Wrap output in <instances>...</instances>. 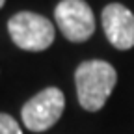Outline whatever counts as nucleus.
Here are the masks:
<instances>
[{
    "mask_svg": "<svg viewBox=\"0 0 134 134\" xmlns=\"http://www.w3.org/2000/svg\"><path fill=\"white\" fill-rule=\"evenodd\" d=\"M117 82V73L114 65L104 60L82 62L75 71L76 97L84 110L99 112L106 104Z\"/></svg>",
    "mask_w": 134,
    "mask_h": 134,
    "instance_id": "nucleus-1",
    "label": "nucleus"
},
{
    "mask_svg": "<svg viewBox=\"0 0 134 134\" xmlns=\"http://www.w3.org/2000/svg\"><path fill=\"white\" fill-rule=\"evenodd\" d=\"M0 134H23V129L9 114H0Z\"/></svg>",
    "mask_w": 134,
    "mask_h": 134,
    "instance_id": "nucleus-6",
    "label": "nucleus"
},
{
    "mask_svg": "<svg viewBox=\"0 0 134 134\" xmlns=\"http://www.w3.org/2000/svg\"><path fill=\"white\" fill-rule=\"evenodd\" d=\"M11 41L28 52H41L54 43V24L34 11H19L8 21Z\"/></svg>",
    "mask_w": 134,
    "mask_h": 134,
    "instance_id": "nucleus-2",
    "label": "nucleus"
},
{
    "mask_svg": "<svg viewBox=\"0 0 134 134\" xmlns=\"http://www.w3.org/2000/svg\"><path fill=\"white\" fill-rule=\"evenodd\" d=\"M54 19L62 34L73 43L88 41L95 32V15L84 0H62L54 9Z\"/></svg>",
    "mask_w": 134,
    "mask_h": 134,
    "instance_id": "nucleus-4",
    "label": "nucleus"
},
{
    "mask_svg": "<svg viewBox=\"0 0 134 134\" xmlns=\"http://www.w3.org/2000/svg\"><path fill=\"white\" fill-rule=\"evenodd\" d=\"M4 4H6V0H0V8H2Z\"/></svg>",
    "mask_w": 134,
    "mask_h": 134,
    "instance_id": "nucleus-7",
    "label": "nucleus"
},
{
    "mask_svg": "<svg viewBox=\"0 0 134 134\" xmlns=\"http://www.w3.org/2000/svg\"><path fill=\"white\" fill-rule=\"evenodd\" d=\"M103 28L106 39L117 50H129L134 47V15L123 4H108L103 9Z\"/></svg>",
    "mask_w": 134,
    "mask_h": 134,
    "instance_id": "nucleus-5",
    "label": "nucleus"
},
{
    "mask_svg": "<svg viewBox=\"0 0 134 134\" xmlns=\"http://www.w3.org/2000/svg\"><path fill=\"white\" fill-rule=\"evenodd\" d=\"M63 108V91L58 88H45L21 108V117L26 129H30L32 132H43L58 123Z\"/></svg>",
    "mask_w": 134,
    "mask_h": 134,
    "instance_id": "nucleus-3",
    "label": "nucleus"
}]
</instances>
